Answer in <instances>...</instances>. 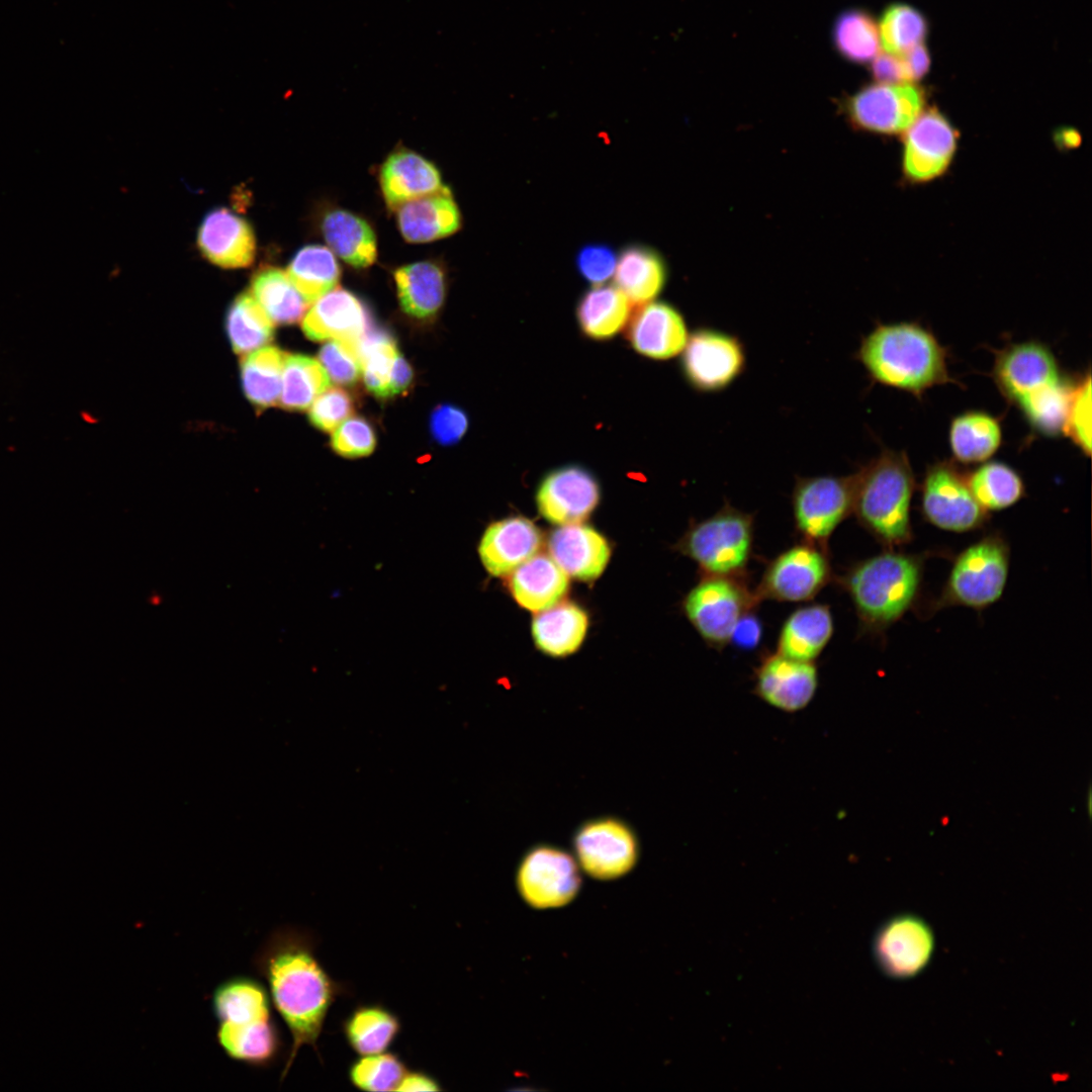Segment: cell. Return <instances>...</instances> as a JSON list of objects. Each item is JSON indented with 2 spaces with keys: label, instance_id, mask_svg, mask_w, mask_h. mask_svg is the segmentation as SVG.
Masks as SVG:
<instances>
[{
  "label": "cell",
  "instance_id": "cell-1",
  "mask_svg": "<svg viewBox=\"0 0 1092 1092\" xmlns=\"http://www.w3.org/2000/svg\"><path fill=\"white\" fill-rule=\"evenodd\" d=\"M253 965L267 982L270 999L292 1037L283 1080L301 1046L311 1045L317 1053L327 1014L344 987L323 968L311 938L291 927L273 931Z\"/></svg>",
  "mask_w": 1092,
  "mask_h": 1092
},
{
  "label": "cell",
  "instance_id": "cell-2",
  "mask_svg": "<svg viewBox=\"0 0 1092 1092\" xmlns=\"http://www.w3.org/2000/svg\"><path fill=\"white\" fill-rule=\"evenodd\" d=\"M992 374L1001 394L1035 433H1063L1074 384L1049 347L1037 341L1010 344L996 354Z\"/></svg>",
  "mask_w": 1092,
  "mask_h": 1092
},
{
  "label": "cell",
  "instance_id": "cell-3",
  "mask_svg": "<svg viewBox=\"0 0 1092 1092\" xmlns=\"http://www.w3.org/2000/svg\"><path fill=\"white\" fill-rule=\"evenodd\" d=\"M855 357L874 382L917 397L936 385L954 382L947 350L917 323L877 325L861 339Z\"/></svg>",
  "mask_w": 1092,
  "mask_h": 1092
},
{
  "label": "cell",
  "instance_id": "cell-4",
  "mask_svg": "<svg viewBox=\"0 0 1092 1092\" xmlns=\"http://www.w3.org/2000/svg\"><path fill=\"white\" fill-rule=\"evenodd\" d=\"M929 552L900 549L860 560L841 577L864 634L882 635L908 612L918 609Z\"/></svg>",
  "mask_w": 1092,
  "mask_h": 1092
},
{
  "label": "cell",
  "instance_id": "cell-5",
  "mask_svg": "<svg viewBox=\"0 0 1092 1092\" xmlns=\"http://www.w3.org/2000/svg\"><path fill=\"white\" fill-rule=\"evenodd\" d=\"M854 474L852 514L885 549H900L913 539L911 504L914 472L903 451L883 449Z\"/></svg>",
  "mask_w": 1092,
  "mask_h": 1092
},
{
  "label": "cell",
  "instance_id": "cell-6",
  "mask_svg": "<svg viewBox=\"0 0 1092 1092\" xmlns=\"http://www.w3.org/2000/svg\"><path fill=\"white\" fill-rule=\"evenodd\" d=\"M1010 559L1006 537L998 531L986 533L954 556L940 593L924 605L923 615L953 607L981 612L995 605L1005 592Z\"/></svg>",
  "mask_w": 1092,
  "mask_h": 1092
},
{
  "label": "cell",
  "instance_id": "cell-7",
  "mask_svg": "<svg viewBox=\"0 0 1092 1092\" xmlns=\"http://www.w3.org/2000/svg\"><path fill=\"white\" fill-rule=\"evenodd\" d=\"M754 518L730 504L695 524L679 549L705 575L742 577L753 546Z\"/></svg>",
  "mask_w": 1092,
  "mask_h": 1092
},
{
  "label": "cell",
  "instance_id": "cell-8",
  "mask_svg": "<svg viewBox=\"0 0 1092 1092\" xmlns=\"http://www.w3.org/2000/svg\"><path fill=\"white\" fill-rule=\"evenodd\" d=\"M759 603L742 577L704 575L684 601V611L703 640L721 649L739 619Z\"/></svg>",
  "mask_w": 1092,
  "mask_h": 1092
},
{
  "label": "cell",
  "instance_id": "cell-9",
  "mask_svg": "<svg viewBox=\"0 0 1092 1092\" xmlns=\"http://www.w3.org/2000/svg\"><path fill=\"white\" fill-rule=\"evenodd\" d=\"M920 512L931 526L957 534L980 530L990 519L971 491L967 473L946 460L926 468L920 484Z\"/></svg>",
  "mask_w": 1092,
  "mask_h": 1092
},
{
  "label": "cell",
  "instance_id": "cell-10",
  "mask_svg": "<svg viewBox=\"0 0 1092 1092\" xmlns=\"http://www.w3.org/2000/svg\"><path fill=\"white\" fill-rule=\"evenodd\" d=\"M854 474L797 477L792 507L803 542L827 551L829 538L853 510Z\"/></svg>",
  "mask_w": 1092,
  "mask_h": 1092
},
{
  "label": "cell",
  "instance_id": "cell-11",
  "mask_svg": "<svg viewBox=\"0 0 1092 1092\" xmlns=\"http://www.w3.org/2000/svg\"><path fill=\"white\" fill-rule=\"evenodd\" d=\"M742 341L728 332L703 327L690 334L681 352V373L695 390L716 393L728 388L745 371Z\"/></svg>",
  "mask_w": 1092,
  "mask_h": 1092
},
{
  "label": "cell",
  "instance_id": "cell-12",
  "mask_svg": "<svg viewBox=\"0 0 1092 1092\" xmlns=\"http://www.w3.org/2000/svg\"><path fill=\"white\" fill-rule=\"evenodd\" d=\"M926 95L914 83H873L847 98L850 122L866 131L895 135L905 132L925 109Z\"/></svg>",
  "mask_w": 1092,
  "mask_h": 1092
},
{
  "label": "cell",
  "instance_id": "cell-13",
  "mask_svg": "<svg viewBox=\"0 0 1092 1092\" xmlns=\"http://www.w3.org/2000/svg\"><path fill=\"white\" fill-rule=\"evenodd\" d=\"M827 551L802 542L785 550L766 566L755 587L758 603L806 602L812 600L831 579Z\"/></svg>",
  "mask_w": 1092,
  "mask_h": 1092
},
{
  "label": "cell",
  "instance_id": "cell-14",
  "mask_svg": "<svg viewBox=\"0 0 1092 1092\" xmlns=\"http://www.w3.org/2000/svg\"><path fill=\"white\" fill-rule=\"evenodd\" d=\"M579 868L598 880H614L636 864L639 844L635 832L623 820L602 817L583 823L573 838Z\"/></svg>",
  "mask_w": 1092,
  "mask_h": 1092
},
{
  "label": "cell",
  "instance_id": "cell-15",
  "mask_svg": "<svg viewBox=\"0 0 1092 1092\" xmlns=\"http://www.w3.org/2000/svg\"><path fill=\"white\" fill-rule=\"evenodd\" d=\"M516 882L528 905L547 909L569 903L576 896L581 879L575 857L562 848L541 844L522 858Z\"/></svg>",
  "mask_w": 1092,
  "mask_h": 1092
},
{
  "label": "cell",
  "instance_id": "cell-16",
  "mask_svg": "<svg viewBox=\"0 0 1092 1092\" xmlns=\"http://www.w3.org/2000/svg\"><path fill=\"white\" fill-rule=\"evenodd\" d=\"M959 138V130L939 109H924L905 131L902 172L906 181L922 184L941 177L953 161Z\"/></svg>",
  "mask_w": 1092,
  "mask_h": 1092
},
{
  "label": "cell",
  "instance_id": "cell-17",
  "mask_svg": "<svg viewBox=\"0 0 1092 1092\" xmlns=\"http://www.w3.org/2000/svg\"><path fill=\"white\" fill-rule=\"evenodd\" d=\"M934 948L933 933L914 915H899L884 923L874 940V954L881 970L894 979H908L928 964Z\"/></svg>",
  "mask_w": 1092,
  "mask_h": 1092
},
{
  "label": "cell",
  "instance_id": "cell-18",
  "mask_svg": "<svg viewBox=\"0 0 1092 1092\" xmlns=\"http://www.w3.org/2000/svg\"><path fill=\"white\" fill-rule=\"evenodd\" d=\"M600 500L596 477L579 465H565L550 471L536 493L540 514L555 525L578 524L585 520Z\"/></svg>",
  "mask_w": 1092,
  "mask_h": 1092
},
{
  "label": "cell",
  "instance_id": "cell-19",
  "mask_svg": "<svg viewBox=\"0 0 1092 1092\" xmlns=\"http://www.w3.org/2000/svg\"><path fill=\"white\" fill-rule=\"evenodd\" d=\"M216 1030L230 1034L257 1031L274 1022L271 999L264 985L247 976L219 983L211 995Z\"/></svg>",
  "mask_w": 1092,
  "mask_h": 1092
},
{
  "label": "cell",
  "instance_id": "cell-20",
  "mask_svg": "<svg viewBox=\"0 0 1092 1092\" xmlns=\"http://www.w3.org/2000/svg\"><path fill=\"white\" fill-rule=\"evenodd\" d=\"M818 688L814 662L789 658L778 652L765 655L755 669L754 693L769 706L797 712L806 708Z\"/></svg>",
  "mask_w": 1092,
  "mask_h": 1092
},
{
  "label": "cell",
  "instance_id": "cell-21",
  "mask_svg": "<svg viewBox=\"0 0 1092 1092\" xmlns=\"http://www.w3.org/2000/svg\"><path fill=\"white\" fill-rule=\"evenodd\" d=\"M682 314L663 301L642 304L630 320L627 338L639 354L667 360L680 354L689 339Z\"/></svg>",
  "mask_w": 1092,
  "mask_h": 1092
},
{
  "label": "cell",
  "instance_id": "cell-22",
  "mask_svg": "<svg viewBox=\"0 0 1092 1092\" xmlns=\"http://www.w3.org/2000/svg\"><path fill=\"white\" fill-rule=\"evenodd\" d=\"M197 246L205 259L222 268L247 267L256 253L250 223L225 207L204 215L197 232Z\"/></svg>",
  "mask_w": 1092,
  "mask_h": 1092
},
{
  "label": "cell",
  "instance_id": "cell-23",
  "mask_svg": "<svg viewBox=\"0 0 1092 1092\" xmlns=\"http://www.w3.org/2000/svg\"><path fill=\"white\" fill-rule=\"evenodd\" d=\"M542 543L540 530L523 517H511L490 524L478 546L479 558L493 576L511 574L537 554Z\"/></svg>",
  "mask_w": 1092,
  "mask_h": 1092
},
{
  "label": "cell",
  "instance_id": "cell-24",
  "mask_svg": "<svg viewBox=\"0 0 1092 1092\" xmlns=\"http://www.w3.org/2000/svg\"><path fill=\"white\" fill-rule=\"evenodd\" d=\"M369 326V314L362 301L352 292L337 287L314 300L301 328L312 341L359 342Z\"/></svg>",
  "mask_w": 1092,
  "mask_h": 1092
},
{
  "label": "cell",
  "instance_id": "cell-25",
  "mask_svg": "<svg viewBox=\"0 0 1092 1092\" xmlns=\"http://www.w3.org/2000/svg\"><path fill=\"white\" fill-rule=\"evenodd\" d=\"M550 557L568 576L593 580L605 570L610 559L606 538L594 528L578 524L555 529L548 540Z\"/></svg>",
  "mask_w": 1092,
  "mask_h": 1092
},
{
  "label": "cell",
  "instance_id": "cell-26",
  "mask_svg": "<svg viewBox=\"0 0 1092 1092\" xmlns=\"http://www.w3.org/2000/svg\"><path fill=\"white\" fill-rule=\"evenodd\" d=\"M379 181L384 200L393 210L446 186L431 161L405 149L397 150L385 159L380 167Z\"/></svg>",
  "mask_w": 1092,
  "mask_h": 1092
},
{
  "label": "cell",
  "instance_id": "cell-27",
  "mask_svg": "<svg viewBox=\"0 0 1092 1092\" xmlns=\"http://www.w3.org/2000/svg\"><path fill=\"white\" fill-rule=\"evenodd\" d=\"M398 230L406 242L429 243L456 233L461 214L451 190H442L407 201L396 209Z\"/></svg>",
  "mask_w": 1092,
  "mask_h": 1092
},
{
  "label": "cell",
  "instance_id": "cell-28",
  "mask_svg": "<svg viewBox=\"0 0 1092 1092\" xmlns=\"http://www.w3.org/2000/svg\"><path fill=\"white\" fill-rule=\"evenodd\" d=\"M833 631L828 606L814 604L799 608L784 622L777 652L792 659L814 662L830 641Z\"/></svg>",
  "mask_w": 1092,
  "mask_h": 1092
},
{
  "label": "cell",
  "instance_id": "cell-29",
  "mask_svg": "<svg viewBox=\"0 0 1092 1092\" xmlns=\"http://www.w3.org/2000/svg\"><path fill=\"white\" fill-rule=\"evenodd\" d=\"M568 584L564 570L550 556L539 554L512 572L510 587L521 607L539 613L558 604Z\"/></svg>",
  "mask_w": 1092,
  "mask_h": 1092
},
{
  "label": "cell",
  "instance_id": "cell-30",
  "mask_svg": "<svg viewBox=\"0 0 1092 1092\" xmlns=\"http://www.w3.org/2000/svg\"><path fill=\"white\" fill-rule=\"evenodd\" d=\"M393 276L399 304L407 315L428 320L442 307L446 280L444 270L436 262H414L399 267Z\"/></svg>",
  "mask_w": 1092,
  "mask_h": 1092
},
{
  "label": "cell",
  "instance_id": "cell-31",
  "mask_svg": "<svg viewBox=\"0 0 1092 1092\" xmlns=\"http://www.w3.org/2000/svg\"><path fill=\"white\" fill-rule=\"evenodd\" d=\"M948 444L956 462L966 465L983 463L1002 444L1001 424L986 412H964L950 422Z\"/></svg>",
  "mask_w": 1092,
  "mask_h": 1092
},
{
  "label": "cell",
  "instance_id": "cell-32",
  "mask_svg": "<svg viewBox=\"0 0 1092 1092\" xmlns=\"http://www.w3.org/2000/svg\"><path fill=\"white\" fill-rule=\"evenodd\" d=\"M322 231L329 249L350 266L367 268L375 262V233L364 218L344 209H333L325 214Z\"/></svg>",
  "mask_w": 1092,
  "mask_h": 1092
},
{
  "label": "cell",
  "instance_id": "cell-33",
  "mask_svg": "<svg viewBox=\"0 0 1092 1092\" xmlns=\"http://www.w3.org/2000/svg\"><path fill=\"white\" fill-rule=\"evenodd\" d=\"M588 626L585 612L572 603H561L539 612L532 623L536 646L545 654L561 657L575 652Z\"/></svg>",
  "mask_w": 1092,
  "mask_h": 1092
},
{
  "label": "cell",
  "instance_id": "cell-34",
  "mask_svg": "<svg viewBox=\"0 0 1092 1092\" xmlns=\"http://www.w3.org/2000/svg\"><path fill=\"white\" fill-rule=\"evenodd\" d=\"M630 304L617 286L597 285L583 293L577 303L578 326L589 339L610 340L626 326Z\"/></svg>",
  "mask_w": 1092,
  "mask_h": 1092
},
{
  "label": "cell",
  "instance_id": "cell-35",
  "mask_svg": "<svg viewBox=\"0 0 1092 1092\" xmlns=\"http://www.w3.org/2000/svg\"><path fill=\"white\" fill-rule=\"evenodd\" d=\"M614 275L616 286L630 303L637 305L652 301L666 281V270L660 257L641 246H632L622 252Z\"/></svg>",
  "mask_w": 1092,
  "mask_h": 1092
},
{
  "label": "cell",
  "instance_id": "cell-36",
  "mask_svg": "<svg viewBox=\"0 0 1092 1092\" xmlns=\"http://www.w3.org/2000/svg\"><path fill=\"white\" fill-rule=\"evenodd\" d=\"M400 1029L398 1016L381 1004L359 1005L342 1023L347 1043L359 1056L386 1052Z\"/></svg>",
  "mask_w": 1092,
  "mask_h": 1092
},
{
  "label": "cell",
  "instance_id": "cell-37",
  "mask_svg": "<svg viewBox=\"0 0 1092 1092\" xmlns=\"http://www.w3.org/2000/svg\"><path fill=\"white\" fill-rule=\"evenodd\" d=\"M968 484L977 502L988 512L1007 510L1026 494L1017 470L1001 461H985L967 473Z\"/></svg>",
  "mask_w": 1092,
  "mask_h": 1092
},
{
  "label": "cell",
  "instance_id": "cell-38",
  "mask_svg": "<svg viewBox=\"0 0 1092 1092\" xmlns=\"http://www.w3.org/2000/svg\"><path fill=\"white\" fill-rule=\"evenodd\" d=\"M251 291L272 323L277 325L298 322L309 304L287 273L275 267L258 271L252 279Z\"/></svg>",
  "mask_w": 1092,
  "mask_h": 1092
},
{
  "label": "cell",
  "instance_id": "cell-39",
  "mask_svg": "<svg viewBox=\"0 0 1092 1092\" xmlns=\"http://www.w3.org/2000/svg\"><path fill=\"white\" fill-rule=\"evenodd\" d=\"M286 273L302 297L311 303L337 287L341 271L328 247L307 245L294 254Z\"/></svg>",
  "mask_w": 1092,
  "mask_h": 1092
},
{
  "label": "cell",
  "instance_id": "cell-40",
  "mask_svg": "<svg viewBox=\"0 0 1092 1092\" xmlns=\"http://www.w3.org/2000/svg\"><path fill=\"white\" fill-rule=\"evenodd\" d=\"M284 358L285 353L277 347L264 346L242 359L243 389L257 407L266 408L279 402Z\"/></svg>",
  "mask_w": 1092,
  "mask_h": 1092
},
{
  "label": "cell",
  "instance_id": "cell-41",
  "mask_svg": "<svg viewBox=\"0 0 1092 1092\" xmlns=\"http://www.w3.org/2000/svg\"><path fill=\"white\" fill-rule=\"evenodd\" d=\"M330 377L316 359L285 354L279 404L287 411H304L330 386Z\"/></svg>",
  "mask_w": 1092,
  "mask_h": 1092
},
{
  "label": "cell",
  "instance_id": "cell-42",
  "mask_svg": "<svg viewBox=\"0 0 1092 1092\" xmlns=\"http://www.w3.org/2000/svg\"><path fill=\"white\" fill-rule=\"evenodd\" d=\"M226 331L234 351L245 355L271 341L274 324L252 294L242 293L229 308Z\"/></svg>",
  "mask_w": 1092,
  "mask_h": 1092
},
{
  "label": "cell",
  "instance_id": "cell-43",
  "mask_svg": "<svg viewBox=\"0 0 1092 1092\" xmlns=\"http://www.w3.org/2000/svg\"><path fill=\"white\" fill-rule=\"evenodd\" d=\"M833 43L841 57L854 64L871 63L880 51L878 23L861 9L842 12L833 26Z\"/></svg>",
  "mask_w": 1092,
  "mask_h": 1092
},
{
  "label": "cell",
  "instance_id": "cell-44",
  "mask_svg": "<svg viewBox=\"0 0 1092 1092\" xmlns=\"http://www.w3.org/2000/svg\"><path fill=\"white\" fill-rule=\"evenodd\" d=\"M878 29L884 52L901 56L923 43L928 32V24L916 8L904 3H895L883 11Z\"/></svg>",
  "mask_w": 1092,
  "mask_h": 1092
},
{
  "label": "cell",
  "instance_id": "cell-45",
  "mask_svg": "<svg viewBox=\"0 0 1092 1092\" xmlns=\"http://www.w3.org/2000/svg\"><path fill=\"white\" fill-rule=\"evenodd\" d=\"M362 375L366 388L376 397L388 398V385L398 350L385 332L370 326L359 341Z\"/></svg>",
  "mask_w": 1092,
  "mask_h": 1092
},
{
  "label": "cell",
  "instance_id": "cell-46",
  "mask_svg": "<svg viewBox=\"0 0 1092 1092\" xmlns=\"http://www.w3.org/2000/svg\"><path fill=\"white\" fill-rule=\"evenodd\" d=\"M351 1063L348 1069L350 1083L357 1089L369 1092L396 1091L408 1071L403 1061L393 1053H380Z\"/></svg>",
  "mask_w": 1092,
  "mask_h": 1092
},
{
  "label": "cell",
  "instance_id": "cell-47",
  "mask_svg": "<svg viewBox=\"0 0 1092 1092\" xmlns=\"http://www.w3.org/2000/svg\"><path fill=\"white\" fill-rule=\"evenodd\" d=\"M1063 433L1087 456L1091 454V376L1074 384Z\"/></svg>",
  "mask_w": 1092,
  "mask_h": 1092
},
{
  "label": "cell",
  "instance_id": "cell-48",
  "mask_svg": "<svg viewBox=\"0 0 1092 1092\" xmlns=\"http://www.w3.org/2000/svg\"><path fill=\"white\" fill-rule=\"evenodd\" d=\"M318 360L330 379L338 384L353 385L362 374L359 342L330 340L321 348Z\"/></svg>",
  "mask_w": 1092,
  "mask_h": 1092
},
{
  "label": "cell",
  "instance_id": "cell-49",
  "mask_svg": "<svg viewBox=\"0 0 1092 1092\" xmlns=\"http://www.w3.org/2000/svg\"><path fill=\"white\" fill-rule=\"evenodd\" d=\"M354 408V399L347 390L327 388L313 400L308 419L318 430L331 433L353 414Z\"/></svg>",
  "mask_w": 1092,
  "mask_h": 1092
},
{
  "label": "cell",
  "instance_id": "cell-50",
  "mask_svg": "<svg viewBox=\"0 0 1092 1092\" xmlns=\"http://www.w3.org/2000/svg\"><path fill=\"white\" fill-rule=\"evenodd\" d=\"M333 450L347 458L364 457L376 446V435L371 424L361 417L343 422L332 436Z\"/></svg>",
  "mask_w": 1092,
  "mask_h": 1092
},
{
  "label": "cell",
  "instance_id": "cell-51",
  "mask_svg": "<svg viewBox=\"0 0 1092 1092\" xmlns=\"http://www.w3.org/2000/svg\"><path fill=\"white\" fill-rule=\"evenodd\" d=\"M618 257L603 244L584 246L576 256L579 273L588 282L601 285L615 273Z\"/></svg>",
  "mask_w": 1092,
  "mask_h": 1092
},
{
  "label": "cell",
  "instance_id": "cell-52",
  "mask_svg": "<svg viewBox=\"0 0 1092 1092\" xmlns=\"http://www.w3.org/2000/svg\"><path fill=\"white\" fill-rule=\"evenodd\" d=\"M468 429V417L453 404H440L430 417V432L434 440L444 446L458 443Z\"/></svg>",
  "mask_w": 1092,
  "mask_h": 1092
},
{
  "label": "cell",
  "instance_id": "cell-53",
  "mask_svg": "<svg viewBox=\"0 0 1092 1092\" xmlns=\"http://www.w3.org/2000/svg\"><path fill=\"white\" fill-rule=\"evenodd\" d=\"M871 71L877 82L889 84L909 83L901 56L884 52L871 62Z\"/></svg>",
  "mask_w": 1092,
  "mask_h": 1092
},
{
  "label": "cell",
  "instance_id": "cell-54",
  "mask_svg": "<svg viewBox=\"0 0 1092 1092\" xmlns=\"http://www.w3.org/2000/svg\"><path fill=\"white\" fill-rule=\"evenodd\" d=\"M751 612L739 619L730 638L731 643L743 649L756 647L761 639V623Z\"/></svg>",
  "mask_w": 1092,
  "mask_h": 1092
},
{
  "label": "cell",
  "instance_id": "cell-55",
  "mask_svg": "<svg viewBox=\"0 0 1092 1092\" xmlns=\"http://www.w3.org/2000/svg\"><path fill=\"white\" fill-rule=\"evenodd\" d=\"M909 83L920 81L929 71L930 55L924 43H920L901 55Z\"/></svg>",
  "mask_w": 1092,
  "mask_h": 1092
},
{
  "label": "cell",
  "instance_id": "cell-56",
  "mask_svg": "<svg viewBox=\"0 0 1092 1092\" xmlns=\"http://www.w3.org/2000/svg\"><path fill=\"white\" fill-rule=\"evenodd\" d=\"M414 372L411 364L398 352L395 356L388 385V397L403 393L412 384Z\"/></svg>",
  "mask_w": 1092,
  "mask_h": 1092
},
{
  "label": "cell",
  "instance_id": "cell-57",
  "mask_svg": "<svg viewBox=\"0 0 1092 1092\" xmlns=\"http://www.w3.org/2000/svg\"><path fill=\"white\" fill-rule=\"evenodd\" d=\"M443 1087L433 1076L423 1071H407L396 1091H442Z\"/></svg>",
  "mask_w": 1092,
  "mask_h": 1092
},
{
  "label": "cell",
  "instance_id": "cell-58",
  "mask_svg": "<svg viewBox=\"0 0 1092 1092\" xmlns=\"http://www.w3.org/2000/svg\"><path fill=\"white\" fill-rule=\"evenodd\" d=\"M1055 140L1060 148L1071 149L1080 144L1081 135L1076 129L1066 127L1058 130Z\"/></svg>",
  "mask_w": 1092,
  "mask_h": 1092
}]
</instances>
